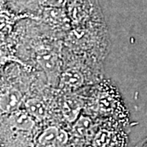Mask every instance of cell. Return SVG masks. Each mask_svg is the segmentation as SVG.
<instances>
[{
    "label": "cell",
    "instance_id": "obj_1",
    "mask_svg": "<svg viewBox=\"0 0 147 147\" xmlns=\"http://www.w3.org/2000/svg\"><path fill=\"white\" fill-rule=\"evenodd\" d=\"M134 147H147V137L143 139L140 142H138Z\"/></svg>",
    "mask_w": 147,
    "mask_h": 147
}]
</instances>
